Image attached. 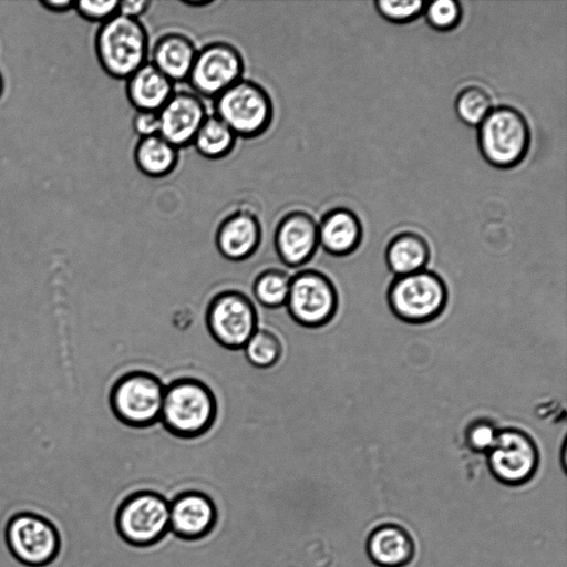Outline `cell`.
Wrapping results in <instances>:
<instances>
[{"mask_svg": "<svg viewBox=\"0 0 567 567\" xmlns=\"http://www.w3.org/2000/svg\"><path fill=\"white\" fill-rule=\"evenodd\" d=\"M217 399L204 381L183 377L165 385L159 423L173 436L195 440L214 426Z\"/></svg>", "mask_w": 567, "mask_h": 567, "instance_id": "1", "label": "cell"}, {"mask_svg": "<svg viewBox=\"0 0 567 567\" xmlns=\"http://www.w3.org/2000/svg\"><path fill=\"white\" fill-rule=\"evenodd\" d=\"M94 47L103 71L116 80H126L148 61L150 41L144 24L118 13L101 23Z\"/></svg>", "mask_w": 567, "mask_h": 567, "instance_id": "2", "label": "cell"}, {"mask_svg": "<svg viewBox=\"0 0 567 567\" xmlns=\"http://www.w3.org/2000/svg\"><path fill=\"white\" fill-rule=\"evenodd\" d=\"M481 155L491 166L509 169L519 165L530 145V128L523 113L509 105L493 107L477 126Z\"/></svg>", "mask_w": 567, "mask_h": 567, "instance_id": "3", "label": "cell"}, {"mask_svg": "<svg viewBox=\"0 0 567 567\" xmlns=\"http://www.w3.org/2000/svg\"><path fill=\"white\" fill-rule=\"evenodd\" d=\"M447 298L445 281L429 269L394 277L386 291L391 312L409 324H424L439 318Z\"/></svg>", "mask_w": 567, "mask_h": 567, "instance_id": "4", "label": "cell"}, {"mask_svg": "<svg viewBox=\"0 0 567 567\" xmlns=\"http://www.w3.org/2000/svg\"><path fill=\"white\" fill-rule=\"evenodd\" d=\"M274 113L267 90L250 79L241 78L214 100V114L237 138L254 140L265 134Z\"/></svg>", "mask_w": 567, "mask_h": 567, "instance_id": "5", "label": "cell"}, {"mask_svg": "<svg viewBox=\"0 0 567 567\" xmlns=\"http://www.w3.org/2000/svg\"><path fill=\"white\" fill-rule=\"evenodd\" d=\"M165 385L153 372L132 370L122 374L110 391L114 416L133 429H147L159 422Z\"/></svg>", "mask_w": 567, "mask_h": 567, "instance_id": "6", "label": "cell"}, {"mask_svg": "<svg viewBox=\"0 0 567 567\" xmlns=\"http://www.w3.org/2000/svg\"><path fill=\"white\" fill-rule=\"evenodd\" d=\"M205 324L217 344L231 351L243 350L258 329L257 309L246 293L235 289L223 290L209 300Z\"/></svg>", "mask_w": 567, "mask_h": 567, "instance_id": "7", "label": "cell"}, {"mask_svg": "<svg viewBox=\"0 0 567 567\" xmlns=\"http://www.w3.org/2000/svg\"><path fill=\"white\" fill-rule=\"evenodd\" d=\"M286 308L303 328L327 326L337 315L338 291L332 280L317 269H303L291 276Z\"/></svg>", "mask_w": 567, "mask_h": 567, "instance_id": "8", "label": "cell"}, {"mask_svg": "<svg viewBox=\"0 0 567 567\" xmlns=\"http://www.w3.org/2000/svg\"><path fill=\"white\" fill-rule=\"evenodd\" d=\"M244 58L227 41H212L197 50L187 83L202 99L215 100L244 78Z\"/></svg>", "mask_w": 567, "mask_h": 567, "instance_id": "9", "label": "cell"}, {"mask_svg": "<svg viewBox=\"0 0 567 567\" xmlns=\"http://www.w3.org/2000/svg\"><path fill=\"white\" fill-rule=\"evenodd\" d=\"M491 474L507 486L529 482L539 466V451L534 439L518 427L498 430L496 440L486 453Z\"/></svg>", "mask_w": 567, "mask_h": 567, "instance_id": "10", "label": "cell"}, {"mask_svg": "<svg viewBox=\"0 0 567 567\" xmlns=\"http://www.w3.org/2000/svg\"><path fill=\"white\" fill-rule=\"evenodd\" d=\"M116 527L128 544L153 545L169 530V503L154 492H136L121 504Z\"/></svg>", "mask_w": 567, "mask_h": 567, "instance_id": "11", "label": "cell"}, {"mask_svg": "<svg viewBox=\"0 0 567 567\" xmlns=\"http://www.w3.org/2000/svg\"><path fill=\"white\" fill-rule=\"evenodd\" d=\"M6 542L11 554L28 566L48 564L55 557L60 546L55 527L32 513H20L8 520Z\"/></svg>", "mask_w": 567, "mask_h": 567, "instance_id": "12", "label": "cell"}, {"mask_svg": "<svg viewBox=\"0 0 567 567\" xmlns=\"http://www.w3.org/2000/svg\"><path fill=\"white\" fill-rule=\"evenodd\" d=\"M274 247L279 260L288 268L307 265L319 248L318 221L306 210L286 213L276 225Z\"/></svg>", "mask_w": 567, "mask_h": 567, "instance_id": "13", "label": "cell"}, {"mask_svg": "<svg viewBox=\"0 0 567 567\" xmlns=\"http://www.w3.org/2000/svg\"><path fill=\"white\" fill-rule=\"evenodd\" d=\"M159 135L178 150L193 144L207 109L200 96L192 91H174L168 101L157 112Z\"/></svg>", "mask_w": 567, "mask_h": 567, "instance_id": "14", "label": "cell"}, {"mask_svg": "<svg viewBox=\"0 0 567 567\" xmlns=\"http://www.w3.org/2000/svg\"><path fill=\"white\" fill-rule=\"evenodd\" d=\"M262 237L258 216L249 208H237L217 226L215 246L229 261H244L259 248Z\"/></svg>", "mask_w": 567, "mask_h": 567, "instance_id": "15", "label": "cell"}, {"mask_svg": "<svg viewBox=\"0 0 567 567\" xmlns=\"http://www.w3.org/2000/svg\"><path fill=\"white\" fill-rule=\"evenodd\" d=\"M216 522V509L204 493L186 491L169 503V530L183 539L206 536Z\"/></svg>", "mask_w": 567, "mask_h": 567, "instance_id": "16", "label": "cell"}, {"mask_svg": "<svg viewBox=\"0 0 567 567\" xmlns=\"http://www.w3.org/2000/svg\"><path fill=\"white\" fill-rule=\"evenodd\" d=\"M363 236L358 215L346 207H336L318 223L319 247L333 257H346L354 252Z\"/></svg>", "mask_w": 567, "mask_h": 567, "instance_id": "17", "label": "cell"}, {"mask_svg": "<svg viewBox=\"0 0 567 567\" xmlns=\"http://www.w3.org/2000/svg\"><path fill=\"white\" fill-rule=\"evenodd\" d=\"M197 50L188 35L176 31L166 32L150 49V62L174 84L187 82Z\"/></svg>", "mask_w": 567, "mask_h": 567, "instance_id": "18", "label": "cell"}, {"mask_svg": "<svg viewBox=\"0 0 567 567\" xmlns=\"http://www.w3.org/2000/svg\"><path fill=\"white\" fill-rule=\"evenodd\" d=\"M367 554L378 567H405L415 554L413 538L395 523L377 526L368 536Z\"/></svg>", "mask_w": 567, "mask_h": 567, "instance_id": "19", "label": "cell"}, {"mask_svg": "<svg viewBox=\"0 0 567 567\" xmlns=\"http://www.w3.org/2000/svg\"><path fill=\"white\" fill-rule=\"evenodd\" d=\"M174 91V83L150 61L125 80L126 97L136 111L158 112Z\"/></svg>", "mask_w": 567, "mask_h": 567, "instance_id": "20", "label": "cell"}, {"mask_svg": "<svg viewBox=\"0 0 567 567\" xmlns=\"http://www.w3.org/2000/svg\"><path fill=\"white\" fill-rule=\"evenodd\" d=\"M431 257L427 240L419 233L405 230L391 238L385 248L388 269L404 276L426 269Z\"/></svg>", "mask_w": 567, "mask_h": 567, "instance_id": "21", "label": "cell"}, {"mask_svg": "<svg viewBox=\"0 0 567 567\" xmlns=\"http://www.w3.org/2000/svg\"><path fill=\"white\" fill-rule=\"evenodd\" d=\"M133 158L137 169L151 178H163L177 167L179 150L159 134L138 138Z\"/></svg>", "mask_w": 567, "mask_h": 567, "instance_id": "22", "label": "cell"}, {"mask_svg": "<svg viewBox=\"0 0 567 567\" xmlns=\"http://www.w3.org/2000/svg\"><path fill=\"white\" fill-rule=\"evenodd\" d=\"M236 140L233 131L213 113L203 122L192 145L200 156L217 161L233 152Z\"/></svg>", "mask_w": 567, "mask_h": 567, "instance_id": "23", "label": "cell"}, {"mask_svg": "<svg viewBox=\"0 0 567 567\" xmlns=\"http://www.w3.org/2000/svg\"><path fill=\"white\" fill-rule=\"evenodd\" d=\"M291 276L279 268H268L257 275L252 284L255 299L265 308L277 309L286 305Z\"/></svg>", "mask_w": 567, "mask_h": 567, "instance_id": "24", "label": "cell"}, {"mask_svg": "<svg viewBox=\"0 0 567 567\" xmlns=\"http://www.w3.org/2000/svg\"><path fill=\"white\" fill-rule=\"evenodd\" d=\"M243 350L249 364L257 369H268L278 363L284 347L276 333L268 329L258 328Z\"/></svg>", "mask_w": 567, "mask_h": 567, "instance_id": "25", "label": "cell"}, {"mask_svg": "<svg viewBox=\"0 0 567 567\" xmlns=\"http://www.w3.org/2000/svg\"><path fill=\"white\" fill-rule=\"evenodd\" d=\"M492 109L489 93L478 85L464 87L455 99L456 115L468 126H478Z\"/></svg>", "mask_w": 567, "mask_h": 567, "instance_id": "26", "label": "cell"}, {"mask_svg": "<svg viewBox=\"0 0 567 567\" xmlns=\"http://www.w3.org/2000/svg\"><path fill=\"white\" fill-rule=\"evenodd\" d=\"M424 16L427 24L440 32L454 30L462 21L463 9L456 0H436L426 2Z\"/></svg>", "mask_w": 567, "mask_h": 567, "instance_id": "27", "label": "cell"}, {"mask_svg": "<svg viewBox=\"0 0 567 567\" xmlns=\"http://www.w3.org/2000/svg\"><path fill=\"white\" fill-rule=\"evenodd\" d=\"M374 6L378 13L386 21L393 23H408L417 19V17L422 14L425 2L422 0H377Z\"/></svg>", "mask_w": 567, "mask_h": 567, "instance_id": "28", "label": "cell"}, {"mask_svg": "<svg viewBox=\"0 0 567 567\" xmlns=\"http://www.w3.org/2000/svg\"><path fill=\"white\" fill-rule=\"evenodd\" d=\"M498 429L488 419H476L465 430V442L475 453H487L493 446Z\"/></svg>", "mask_w": 567, "mask_h": 567, "instance_id": "29", "label": "cell"}, {"mask_svg": "<svg viewBox=\"0 0 567 567\" xmlns=\"http://www.w3.org/2000/svg\"><path fill=\"white\" fill-rule=\"evenodd\" d=\"M74 8L83 19L103 23L117 14L118 1H79Z\"/></svg>", "mask_w": 567, "mask_h": 567, "instance_id": "30", "label": "cell"}, {"mask_svg": "<svg viewBox=\"0 0 567 567\" xmlns=\"http://www.w3.org/2000/svg\"><path fill=\"white\" fill-rule=\"evenodd\" d=\"M132 128L140 137H148L159 133L157 112L136 111L132 118Z\"/></svg>", "mask_w": 567, "mask_h": 567, "instance_id": "31", "label": "cell"}, {"mask_svg": "<svg viewBox=\"0 0 567 567\" xmlns=\"http://www.w3.org/2000/svg\"><path fill=\"white\" fill-rule=\"evenodd\" d=\"M151 1L148 0H126L118 1V14H122L127 18L138 19L148 10L151 7Z\"/></svg>", "mask_w": 567, "mask_h": 567, "instance_id": "32", "label": "cell"}, {"mask_svg": "<svg viewBox=\"0 0 567 567\" xmlns=\"http://www.w3.org/2000/svg\"><path fill=\"white\" fill-rule=\"evenodd\" d=\"M40 4L53 12H65L74 8L75 2L71 0H43Z\"/></svg>", "mask_w": 567, "mask_h": 567, "instance_id": "33", "label": "cell"}, {"mask_svg": "<svg viewBox=\"0 0 567 567\" xmlns=\"http://www.w3.org/2000/svg\"><path fill=\"white\" fill-rule=\"evenodd\" d=\"M181 3H183L184 6L186 4L188 7H206L212 4L213 1H183Z\"/></svg>", "mask_w": 567, "mask_h": 567, "instance_id": "34", "label": "cell"}, {"mask_svg": "<svg viewBox=\"0 0 567 567\" xmlns=\"http://www.w3.org/2000/svg\"><path fill=\"white\" fill-rule=\"evenodd\" d=\"M2 92H3V79L0 73V96H1Z\"/></svg>", "mask_w": 567, "mask_h": 567, "instance_id": "35", "label": "cell"}]
</instances>
